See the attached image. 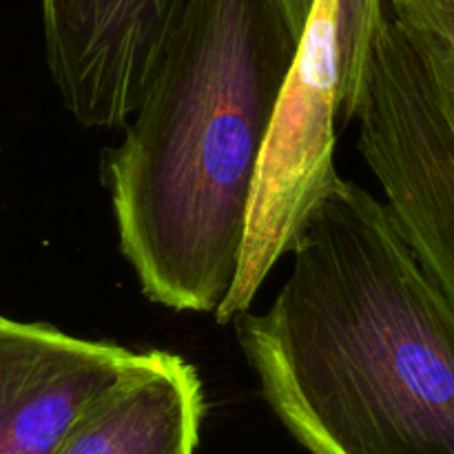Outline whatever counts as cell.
Returning a JSON list of instances; mask_svg holds the SVG:
<instances>
[{"label":"cell","mask_w":454,"mask_h":454,"mask_svg":"<svg viewBox=\"0 0 454 454\" xmlns=\"http://www.w3.org/2000/svg\"><path fill=\"white\" fill-rule=\"evenodd\" d=\"M177 3L43 0L49 71L80 124H127Z\"/></svg>","instance_id":"8992f818"},{"label":"cell","mask_w":454,"mask_h":454,"mask_svg":"<svg viewBox=\"0 0 454 454\" xmlns=\"http://www.w3.org/2000/svg\"><path fill=\"white\" fill-rule=\"evenodd\" d=\"M204 411L198 371L177 355L149 350L53 454H195Z\"/></svg>","instance_id":"52a82bcc"},{"label":"cell","mask_w":454,"mask_h":454,"mask_svg":"<svg viewBox=\"0 0 454 454\" xmlns=\"http://www.w3.org/2000/svg\"><path fill=\"white\" fill-rule=\"evenodd\" d=\"M146 353L0 315V454H53Z\"/></svg>","instance_id":"5b68a950"},{"label":"cell","mask_w":454,"mask_h":454,"mask_svg":"<svg viewBox=\"0 0 454 454\" xmlns=\"http://www.w3.org/2000/svg\"><path fill=\"white\" fill-rule=\"evenodd\" d=\"M353 120L395 224L454 306V49L384 7Z\"/></svg>","instance_id":"3957f363"},{"label":"cell","mask_w":454,"mask_h":454,"mask_svg":"<svg viewBox=\"0 0 454 454\" xmlns=\"http://www.w3.org/2000/svg\"><path fill=\"white\" fill-rule=\"evenodd\" d=\"M337 129V0H315L262 145L238 278L215 310L220 324L248 313L270 270L291 253L313 208L340 177L335 171Z\"/></svg>","instance_id":"277c9868"},{"label":"cell","mask_w":454,"mask_h":454,"mask_svg":"<svg viewBox=\"0 0 454 454\" xmlns=\"http://www.w3.org/2000/svg\"><path fill=\"white\" fill-rule=\"evenodd\" d=\"M264 315L235 319L278 419L310 454H454V306L388 207L337 177Z\"/></svg>","instance_id":"6da1fadb"},{"label":"cell","mask_w":454,"mask_h":454,"mask_svg":"<svg viewBox=\"0 0 454 454\" xmlns=\"http://www.w3.org/2000/svg\"><path fill=\"white\" fill-rule=\"evenodd\" d=\"M301 35L279 0H180L105 158L142 295L215 315L238 278L262 145Z\"/></svg>","instance_id":"7a4b0ae2"},{"label":"cell","mask_w":454,"mask_h":454,"mask_svg":"<svg viewBox=\"0 0 454 454\" xmlns=\"http://www.w3.org/2000/svg\"><path fill=\"white\" fill-rule=\"evenodd\" d=\"M397 20L439 35L454 49V0H384Z\"/></svg>","instance_id":"ba28073f"},{"label":"cell","mask_w":454,"mask_h":454,"mask_svg":"<svg viewBox=\"0 0 454 454\" xmlns=\"http://www.w3.org/2000/svg\"><path fill=\"white\" fill-rule=\"evenodd\" d=\"M279 3H282L284 12H286L293 29H295L300 35L304 34V27L306 22H309L310 12H313L315 0H279Z\"/></svg>","instance_id":"9c48e42d"}]
</instances>
